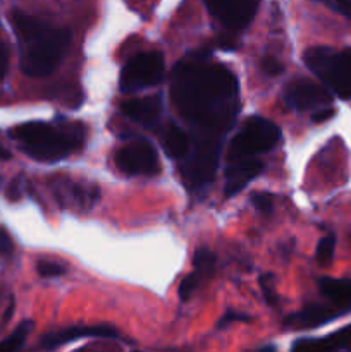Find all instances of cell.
I'll return each mask as SVG.
<instances>
[{"label": "cell", "instance_id": "83f0119b", "mask_svg": "<svg viewBox=\"0 0 351 352\" xmlns=\"http://www.w3.org/2000/svg\"><path fill=\"white\" fill-rule=\"evenodd\" d=\"M12 251H14V243L12 239H10L9 232H7L3 227H0V254L7 256V254H10Z\"/></svg>", "mask_w": 351, "mask_h": 352}, {"label": "cell", "instance_id": "603a6c76", "mask_svg": "<svg viewBox=\"0 0 351 352\" xmlns=\"http://www.w3.org/2000/svg\"><path fill=\"white\" fill-rule=\"evenodd\" d=\"M36 270H38V274L41 275V277H47V278L61 277V275L65 274V268L62 267V265L54 263V261H47V260L38 261Z\"/></svg>", "mask_w": 351, "mask_h": 352}, {"label": "cell", "instance_id": "6da1fadb", "mask_svg": "<svg viewBox=\"0 0 351 352\" xmlns=\"http://www.w3.org/2000/svg\"><path fill=\"white\" fill-rule=\"evenodd\" d=\"M210 48L179 62L171 95L181 116L196 129L195 140L220 141L237 112V79L222 64H210Z\"/></svg>", "mask_w": 351, "mask_h": 352}, {"label": "cell", "instance_id": "cb8c5ba5", "mask_svg": "<svg viewBox=\"0 0 351 352\" xmlns=\"http://www.w3.org/2000/svg\"><path fill=\"white\" fill-rule=\"evenodd\" d=\"M251 203H253L255 208L260 213H264V215H268V213L272 212V208H274V198H272V195H268V192H255V195L251 196Z\"/></svg>", "mask_w": 351, "mask_h": 352}, {"label": "cell", "instance_id": "e575fe53", "mask_svg": "<svg viewBox=\"0 0 351 352\" xmlns=\"http://www.w3.org/2000/svg\"><path fill=\"white\" fill-rule=\"evenodd\" d=\"M319 2H327V0H319Z\"/></svg>", "mask_w": 351, "mask_h": 352}, {"label": "cell", "instance_id": "4dcf8cb0", "mask_svg": "<svg viewBox=\"0 0 351 352\" xmlns=\"http://www.w3.org/2000/svg\"><path fill=\"white\" fill-rule=\"evenodd\" d=\"M7 69H9V52L3 45H0V81L6 78Z\"/></svg>", "mask_w": 351, "mask_h": 352}, {"label": "cell", "instance_id": "3957f363", "mask_svg": "<svg viewBox=\"0 0 351 352\" xmlns=\"http://www.w3.org/2000/svg\"><path fill=\"white\" fill-rule=\"evenodd\" d=\"M10 136L28 157L50 164L69 157L81 144L78 131L45 122L21 124L10 131Z\"/></svg>", "mask_w": 351, "mask_h": 352}, {"label": "cell", "instance_id": "7a4b0ae2", "mask_svg": "<svg viewBox=\"0 0 351 352\" xmlns=\"http://www.w3.org/2000/svg\"><path fill=\"white\" fill-rule=\"evenodd\" d=\"M21 50V69L30 78L52 74L71 45V31L54 28L38 17L14 10L10 14Z\"/></svg>", "mask_w": 351, "mask_h": 352}, {"label": "cell", "instance_id": "9a60e30c", "mask_svg": "<svg viewBox=\"0 0 351 352\" xmlns=\"http://www.w3.org/2000/svg\"><path fill=\"white\" fill-rule=\"evenodd\" d=\"M351 351V325L323 337V339H299L292 351Z\"/></svg>", "mask_w": 351, "mask_h": 352}, {"label": "cell", "instance_id": "836d02e7", "mask_svg": "<svg viewBox=\"0 0 351 352\" xmlns=\"http://www.w3.org/2000/svg\"><path fill=\"white\" fill-rule=\"evenodd\" d=\"M9 158H10L9 150H6V148H3L2 144H0V160H9Z\"/></svg>", "mask_w": 351, "mask_h": 352}, {"label": "cell", "instance_id": "277c9868", "mask_svg": "<svg viewBox=\"0 0 351 352\" xmlns=\"http://www.w3.org/2000/svg\"><path fill=\"white\" fill-rule=\"evenodd\" d=\"M303 60L329 91L343 100H351V48L313 47L305 52Z\"/></svg>", "mask_w": 351, "mask_h": 352}, {"label": "cell", "instance_id": "2e32d148", "mask_svg": "<svg viewBox=\"0 0 351 352\" xmlns=\"http://www.w3.org/2000/svg\"><path fill=\"white\" fill-rule=\"evenodd\" d=\"M319 289L332 305L351 313V278L322 277L319 280Z\"/></svg>", "mask_w": 351, "mask_h": 352}, {"label": "cell", "instance_id": "ffe728a7", "mask_svg": "<svg viewBox=\"0 0 351 352\" xmlns=\"http://www.w3.org/2000/svg\"><path fill=\"white\" fill-rule=\"evenodd\" d=\"M203 277H205V275L198 270H195L193 274H189L188 277H184V280L181 282V285H179V291H178L181 301L186 302L191 299V296L195 294V291L198 289V285L202 284Z\"/></svg>", "mask_w": 351, "mask_h": 352}, {"label": "cell", "instance_id": "9c48e42d", "mask_svg": "<svg viewBox=\"0 0 351 352\" xmlns=\"http://www.w3.org/2000/svg\"><path fill=\"white\" fill-rule=\"evenodd\" d=\"M260 0H205L209 12L227 30L241 31L250 26Z\"/></svg>", "mask_w": 351, "mask_h": 352}, {"label": "cell", "instance_id": "484cf974", "mask_svg": "<svg viewBox=\"0 0 351 352\" xmlns=\"http://www.w3.org/2000/svg\"><path fill=\"white\" fill-rule=\"evenodd\" d=\"M23 175H17V177H14L12 181H10L9 188H7V198H9L10 201H19V199L23 198Z\"/></svg>", "mask_w": 351, "mask_h": 352}, {"label": "cell", "instance_id": "8992f818", "mask_svg": "<svg viewBox=\"0 0 351 352\" xmlns=\"http://www.w3.org/2000/svg\"><path fill=\"white\" fill-rule=\"evenodd\" d=\"M165 64L160 52H143L131 58L120 72L119 88L123 93H134L157 86L164 78Z\"/></svg>", "mask_w": 351, "mask_h": 352}, {"label": "cell", "instance_id": "ac0fdd59", "mask_svg": "<svg viewBox=\"0 0 351 352\" xmlns=\"http://www.w3.org/2000/svg\"><path fill=\"white\" fill-rule=\"evenodd\" d=\"M33 330V322H23L21 325H17V329L10 333L7 339H3L0 342V351H17L24 346L28 336Z\"/></svg>", "mask_w": 351, "mask_h": 352}, {"label": "cell", "instance_id": "f1b7e54d", "mask_svg": "<svg viewBox=\"0 0 351 352\" xmlns=\"http://www.w3.org/2000/svg\"><path fill=\"white\" fill-rule=\"evenodd\" d=\"M248 320H250V316H246V315H241V313H236V311H227L226 315L222 316V320H220L219 322V329H224V327H227V325H231V323H234V322H248Z\"/></svg>", "mask_w": 351, "mask_h": 352}, {"label": "cell", "instance_id": "7c38bea8", "mask_svg": "<svg viewBox=\"0 0 351 352\" xmlns=\"http://www.w3.org/2000/svg\"><path fill=\"white\" fill-rule=\"evenodd\" d=\"M344 315H350V313L336 305H310L305 306L301 311L288 316L284 320V327L288 329H317V327L334 322Z\"/></svg>", "mask_w": 351, "mask_h": 352}, {"label": "cell", "instance_id": "30bf717a", "mask_svg": "<svg viewBox=\"0 0 351 352\" xmlns=\"http://www.w3.org/2000/svg\"><path fill=\"white\" fill-rule=\"evenodd\" d=\"M284 102L289 109L295 110H319L332 103V95L319 82L310 79H295L286 86Z\"/></svg>", "mask_w": 351, "mask_h": 352}, {"label": "cell", "instance_id": "8fae6325", "mask_svg": "<svg viewBox=\"0 0 351 352\" xmlns=\"http://www.w3.org/2000/svg\"><path fill=\"white\" fill-rule=\"evenodd\" d=\"M81 339H119V333L116 329L109 325H95V327H71V329L58 330V332L45 333L41 337V347L43 349H55V347L65 346V344L76 342Z\"/></svg>", "mask_w": 351, "mask_h": 352}, {"label": "cell", "instance_id": "d4e9b609", "mask_svg": "<svg viewBox=\"0 0 351 352\" xmlns=\"http://www.w3.org/2000/svg\"><path fill=\"white\" fill-rule=\"evenodd\" d=\"M260 67H262V71L265 72V74L272 76V78H274V76H281L282 72H284V65H282L281 62L277 60V58L272 57V55L262 58Z\"/></svg>", "mask_w": 351, "mask_h": 352}, {"label": "cell", "instance_id": "5b68a950", "mask_svg": "<svg viewBox=\"0 0 351 352\" xmlns=\"http://www.w3.org/2000/svg\"><path fill=\"white\" fill-rule=\"evenodd\" d=\"M281 138V129L272 120L257 116L250 117L240 133L231 140L227 158L231 162L267 153L277 146Z\"/></svg>", "mask_w": 351, "mask_h": 352}, {"label": "cell", "instance_id": "e0dca14e", "mask_svg": "<svg viewBox=\"0 0 351 352\" xmlns=\"http://www.w3.org/2000/svg\"><path fill=\"white\" fill-rule=\"evenodd\" d=\"M162 146L167 157L172 160H184L188 157L189 150H191V141H189L188 134L178 127L176 124H169L162 133Z\"/></svg>", "mask_w": 351, "mask_h": 352}, {"label": "cell", "instance_id": "1f68e13d", "mask_svg": "<svg viewBox=\"0 0 351 352\" xmlns=\"http://www.w3.org/2000/svg\"><path fill=\"white\" fill-rule=\"evenodd\" d=\"M14 308H16V301H14V298H10L9 306H7V308H6V313H3V316H2V322H0V325H2V329L7 325V323L10 322V318H12Z\"/></svg>", "mask_w": 351, "mask_h": 352}, {"label": "cell", "instance_id": "d6a6232c", "mask_svg": "<svg viewBox=\"0 0 351 352\" xmlns=\"http://www.w3.org/2000/svg\"><path fill=\"white\" fill-rule=\"evenodd\" d=\"M336 6L344 16H348L351 19V0H336Z\"/></svg>", "mask_w": 351, "mask_h": 352}, {"label": "cell", "instance_id": "5bb4252c", "mask_svg": "<svg viewBox=\"0 0 351 352\" xmlns=\"http://www.w3.org/2000/svg\"><path fill=\"white\" fill-rule=\"evenodd\" d=\"M120 110L134 122L150 127L157 122L162 113V96L150 95L143 96V98L127 100L120 105Z\"/></svg>", "mask_w": 351, "mask_h": 352}, {"label": "cell", "instance_id": "f546056e", "mask_svg": "<svg viewBox=\"0 0 351 352\" xmlns=\"http://www.w3.org/2000/svg\"><path fill=\"white\" fill-rule=\"evenodd\" d=\"M334 116H336V110H334L332 107H322V109H319L315 113H313L312 120L315 124H322L332 119Z\"/></svg>", "mask_w": 351, "mask_h": 352}, {"label": "cell", "instance_id": "44dd1931", "mask_svg": "<svg viewBox=\"0 0 351 352\" xmlns=\"http://www.w3.org/2000/svg\"><path fill=\"white\" fill-rule=\"evenodd\" d=\"M215 261H217L215 254H213L210 250L202 248V250H198L195 253V258H193V267H195V270L202 272L203 275H206L212 272Z\"/></svg>", "mask_w": 351, "mask_h": 352}, {"label": "cell", "instance_id": "52a82bcc", "mask_svg": "<svg viewBox=\"0 0 351 352\" xmlns=\"http://www.w3.org/2000/svg\"><path fill=\"white\" fill-rule=\"evenodd\" d=\"M219 151L220 141L195 140L188 157L181 160L182 179L189 188H200L212 181L219 164Z\"/></svg>", "mask_w": 351, "mask_h": 352}, {"label": "cell", "instance_id": "4fadbf2b", "mask_svg": "<svg viewBox=\"0 0 351 352\" xmlns=\"http://www.w3.org/2000/svg\"><path fill=\"white\" fill-rule=\"evenodd\" d=\"M265 165L262 160L255 157L240 158V160H231V165L226 168V184H224V195L227 198L236 196L243 191L244 186L250 184L255 177L264 172Z\"/></svg>", "mask_w": 351, "mask_h": 352}, {"label": "cell", "instance_id": "4316f807", "mask_svg": "<svg viewBox=\"0 0 351 352\" xmlns=\"http://www.w3.org/2000/svg\"><path fill=\"white\" fill-rule=\"evenodd\" d=\"M213 47L220 48V50H226V52H234L237 47H240V40L233 34H220L219 38L215 40Z\"/></svg>", "mask_w": 351, "mask_h": 352}, {"label": "cell", "instance_id": "ba28073f", "mask_svg": "<svg viewBox=\"0 0 351 352\" xmlns=\"http://www.w3.org/2000/svg\"><path fill=\"white\" fill-rule=\"evenodd\" d=\"M116 165L127 175H155L160 170L157 150L145 140L120 148L116 155Z\"/></svg>", "mask_w": 351, "mask_h": 352}, {"label": "cell", "instance_id": "7402d4cb", "mask_svg": "<svg viewBox=\"0 0 351 352\" xmlns=\"http://www.w3.org/2000/svg\"><path fill=\"white\" fill-rule=\"evenodd\" d=\"M260 289L262 294H264L265 301L268 306H277V292L274 287V277L270 274H265L260 277Z\"/></svg>", "mask_w": 351, "mask_h": 352}, {"label": "cell", "instance_id": "d6986e66", "mask_svg": "<svg viewBox=\"0 0 351 352\" xmlns=\"http://www.w3.org/2000/svg\"><path fill=\"white\" fill-rule=\"evenodd\" d=\"M334 250H336V236L334 234H327L326 237L320 239V243L317 244L315 258L320 265H329L332 261Z\"/></svg>", "mask_w": 351, "mask_h": 352}]
</instances>
